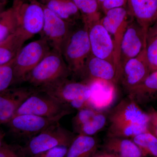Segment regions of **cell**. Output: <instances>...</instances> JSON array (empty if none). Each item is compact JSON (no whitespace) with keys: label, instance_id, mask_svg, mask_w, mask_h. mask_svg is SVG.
Masks as SVG:
<instances>
[{"label":"cell","instance_id":"1","mask_svg":"<svg viewBox=\"0 0 157 157\" xmlns=\"http://www.w3.org/2000/svg\"><path fill=\"white\" fill-rule=\"evenodd\" d=\"M61 53L71 74L81 77L85 64L91 54L87 28L71 31L62 49Z\"/></svg>","mask_w":157,"mask_h":157},{"label":"cell","instance_id":"2","mask_svg":"<svg viewBox=\"0 0 157 157\" xmlns=\"http://www.w3.org/2000/svg\"><path fill=\"white\" fill-rule=\"evenodd\" d=\"M71 74L62 54L52 49L26 76L24 82L38 88Z\"/></svg>","mask_w":157,"mask_h":157},{"label":"cell","instance_id":"3","mask_svg":"<svg viewBox=\"0 0 157 157\" xmlns=\"http://www.w3.org/2000/svg\"><path fill=\"white\" fill-rule=\"evenodd\" d=\"M16 17L17 32L26 41L43 28L44 12L43 4L37 0H13L12 5Z\"/></svg>","mask_w":157,"mask_h":157},{"label":"cell","instance_id":"4","mask_svg":"<svg viewBox=\"0 0 157 157\" xmlns=\"http://www.w3.org/2000/svg\"><path fill=\"white\" fill-rule=\"evenodd\" d=\"M76 136L58 122L30 138L23 149L27 157H33L57 147H69Z\"/></svg>","mask_w":157,"mask_h":157},{"label":"cell","instance_id":"5","mask_svg":"<svg viewBox=\"0 0 157 157\" xmlns=\"http://www.w3.org/2000/svg\"><path fill=\"white\" fill-rule=\"evenodd\" d=\"M36 88V91L23 103L14 116L26 114L54 117H65L73 112V109L69 105Z\"/></svg>","mask_w":157,"mask_h":157},{"label":"cell","instance_id":"6","mask_svg":"<svg viewBox=\"0 0 157 157\" xmlns=\"http://www.w3.org/2000/svg\"><path fill=\"white\" fill-rule=\"evenodd\" d=\"M52 50L49 43L42 37L22 47L14 60L13 84L24 82L27 75Z\"/></svg>","mask_w":157,"mask_h":157},{"label":"cell","instance_id":"7","mask_svg":"<svg viewBox=\"0 0 157 157\" xmlns=\"http://www.w3.org/2000/svg\"><path fill=\"white\" fill-rule=\"evenodd\" d=\"M36 88L68 105L77 99H91L92 95L90 84L83 81L70 80L68 78H60Z\"/></svg>","mask_w":157,"mask_h":157},{"label":"cell","instance_id":"8","mask_svg":"<svg viewBox=\"0 0 157 157\" xmlns=\"http://www.w3.org/2000/svg\"><path fill=\"white\" fill-rule=\"evenodd\" d=\"M63 117V116L48 117L32 114H20L14 116L7 124L13 134L30 139L52 125L59 122Z\"/></svg>","mask_w":157,"mask_h":157},{"label":"cell","instance_id":"9","mask_svg":"<svg viewBox=\"0 0 157 157\" xmlns=\"http://www.w3.org/2000/svg\"><path fill=\"white\" fill-rule=\"evenodd\" d=\"M121 70L115 64L91 54L85 64L81 78L90 84L96 81L112 84L120 82Z\"/></svg>","mask_w":157,"mask_h":157},{"label":"cell","instance_id":"10","mask_svg":"<svg viewBox=\"0 0 157 157\" xmlns=\"http://www.w3.org/2000/svg\"><path fill=\"white\" fill-rule=\"evenodd\" d=\"M147 32L133 17H131L123 36L120 50L121 66L130 59L137 56L146 47Z\"/></svg>","mask_w":157,"mask_h":157},{"label":"cell","instance_id":"11","mask_svg":"<svg viewBox=\"0 0 157 157\" xmlns=\"http://www.w3.org/2000/svg\"><path fill=\"white\" fill-rule=\"evenodd\" d=\"M44 20L40 34L52 49L61 53L65 41L71 32V25L59 17L43 4ZM62 54V53H61Z\"/></svg>","mask_w":157,"mask_h":157},{"label":"cell","instance_id":"12","mask_svg":"<svg viewBox=\"0 0 157 157\" xmlns=\"http://www.w3.org/2000/svg\"><path fill=\"white\" fill-rule=\"evenodd\" d=\"M86 26L87 29L92 54L115 64L121 70L116 60L112 37L100 20Z\"/></svg>","mask_w":157,"mask_h":157},{"label":"cell","instance_id":"13","mask_svg":"<svg viewBox=\"0 0 157 157\" xmlns=\"http://www.w3.org/2000/svg\"><path fill=\"white\" fill-rule=\"evenodd\" d=\"M132 17L126 6L109 10L100 20L101 24L112 37L116 60L120 67V50L121 42L127 24Z\"/></svg>","mask_w":157,"mask_h":157},{"label":"cell","instance_id":"14","mask_svg":"<svg viewBox=\"0 0 157 157\" xmlns=\"http://www.w3.org/2000/svg\"><path fill=\"white\" fill-rule=\"evenodd\" d=\"M108 119L109 124H136L147 127L149 118L147 113L128 96L111 109Z\"/></svg>","mask_w":157,"mask_h":157},{"label":"cell","instance_id":"15","mask_svg":"<svg viewBox=\"0 0 157 157\" xmlns=\"http://www.w3.org/2000/svg\"><path fill=\"white\" fill-rule=\"evenodd\" d=\"M151 73L145 48L139 55L121 66L120 82L128 93L141 83Z\"/></svg>","mask_w":157,"mask_h":157},{"label":"cell","instance_id":"16","mask_svg":"<svg viewBox=\"0 0 157 157\" xmlns=\"http://www.w3.org/2000/svg\"><path fill=\"white\" fill-rule=\"evenodd\" d=\"M36 90L33 86H22L9 88L0 93V124L8 123Z\"/></svg>","mask_w":157,"mask_h":157},{"label":"cell","instance_id":"17","mask_svg":"<svg viewBox=\"0 0 157 157\" xmlns=\"http://www.w3.org/2000/svg\"><path fill=\"white\" fill-rule=\"evenodd\" d=\"M127 7L146 32L157 22V0H127Z\"/></svg>","mask_w":157,"mask_h":157},{"label":"cell","instance_id":"18","mask_svg":"<svg viewBox=\"0 0 157 157\" xmlns=\"http://www.w3.org/2000/svg\"><path fill=\"white\" fill-rule=\"evenodd\" d=\"M101 147L117 157H144L140 148L131 138L106 137Z\"/></svg>","mask_w":157,"mask_h":157},{"label":"cell","instance_id":"19","mask_svg":"<svg viewBox=\"0 0 157 157\" xmlns=\"http://www.w3.org/2000/svg\"><path fill=\"white\" fill-rule=\"evenodd\" d=\"M138 105H144L157 100V70L151 73L139 85L128 93Z\"/></svg>","mask_w":157,"mask_h":157},{"label":"cell","instance_id":"20","mask_svg":"<svg viewBox=\"0 0 157 157\" xmlns=\"http://www.w3.org/2000/svg\"><path fill=\"white\" fill-rule=\"evenodd\" d=\"M99 147V141L94 136L77 135L69 146L65 157H93Z\"/></svg>","mask_w":157,"mask_h":157},{"label":"cell","instance_id":"21","mask_svg":"<svg viewBox=\"0 0 157 157\" xmlns=\"http://www.w3.org/2000/svg\"><path fill=\"white\" fill-rule=\"evenodd\" d=\"M42 4L72 25L82 20L81 14L72 0H46Z\"/></svg>","mask_w":157,"mask_h":157},{"label":"cell","instance_id":"22","mask_svg":"<svg viewBox=\"0 0 157 157\" xmlns=\"http://www.w3.org/2000/svg\"><path fill=\"white\" fill-rule=\"evenodd\" d=\"M25 41L17 32L0 42V66L15 58Z\"/></svg>","mask_w":157,"mask_h":157},{"label":"cell","instance_id":"23","mask_svg":"<svg viewBox=\"0 0 157 157\" xmlns=\"http://www.w3.org/2000/svg\"><path fill=\"white\" fill-rule=\"evenodd\" d=\"M77 7L82 17L83 25L90 24L100 20L101 10L97 0H72Z\"/></svg>","mask_w":157,"mask_h":157},{"label":"cell","instance_id":"24","mask_svg":"<svg viewBox=\"0 0 157 157\" xmlns=\"http://www.w3.org/2000/svg\"><path fill=\"white\" fill-rule=\"evenodd\" d=\"M148 132L147 127L136 124H109L107 129V137L132 138Z\"/></svg>","mask_w":157,"mask_h":157},{"label":"cell","instance_id":"25","mask_svg":"<svg viewBox=\"0 0 157 157\" xmlns=\"http://www.w3.org/2000/svg\"><path fill=\"white\" fill-rule=\"evenodd\" d=\"M17 27V17L11 6L0 14V42L15 33Z\"/></svg>","mask_w":157,"mask_h":157},{"label":"cell","instance_id":"26","mask_svg":"<svg viewBox=\"0 0 157 157\" xmlns=\"http://www.w3.org/2000/svg\"><path fill=\"white\" fill-rule=\"evenodd\" d=\"M145 51L147 62L152 73L157 70V25H153L147 30Z\"/></svg>","mask_w":157,"mask_h":157},{"label":"cell","instance_id":"27","mask_svg":"<svg viewBox=\"0 0 157 157\" xmlns=\"http://www.w3.org/2000/svg\"><path fill=\"white\" fill-rule=\"evenodd\" d=\"M144 157H157V138L147 132L132 138Z\"/></svg>","mask_w":157,"mask_h":157},{"label":"cell","instance_id":"28","mask_svg":"<svg viewBox=\"0 0 157 157\" xmlns=\"http://www.w3.org/2000/svg\"><path fill=\"white\" fill-rule=\"evenodd\" d=\"M107 116L105 112L98 111L89 121L82 126L75 133L77 135L94 136L106 126Z\"/></svg>","mask_w":157,"mask_h":157},{"label":"cell","instance_id":"29","mask_svg":"<svg viewBox=\"0 0 157 157\" xmlns=\"http://www.w3.org/2000/svg\"><path fill=\"white\" fill-rule=\"evenodd\" d=\"M14 59L8 63L0 66V93L8 89L13 84Z\"/></svg>","mask_w":157,"mask_h":157},{"label":"cell","instance_id":"30","mask_svg":"<svg viewBox=\"0 0 157 157\" xmlns=\"http://www.w3.org/2000/svg\"><path fill=\"white\" fill-rule=\"evenodd\" d=\"M78 111L72 120V125L75 133L82 126L89 121L99 110L91 106Z\"/></svg>","mask_w":157,"mask_h":157},{"label":"cell","instance_id":"31","mask_svg":"<svg viewBox=\"0 0 157 157\" xmlns=\"http://www.w3.org/2000/svg\"><path fill=\"white\" fill-rule=\"evenodd\" d=\"M0 157H27L22 147L4 144L0 148Z\"/></svg>","mask_w":157,"mask_h":157},{"label":"cell","instance_id":"32","mask_svg":"<svg viewBox=\"0 0 157 157\" xmlns=\"http://www.w3.org/2000/svg\"><path fill=\"white\" fill-rule=\"evenodd\" d=\"M69 147H57L33 157H65Z\"/></svg>","mask_w":157,"mask_h":157},{"label":"cell","instance_id":"33","mask_svg":"<svg viewBox=\"0 0 157 157\" xmlns=\"http://www.w3.org/2000/svg\"><path fill=\"white\" fill-rule=\"evenodd\" d=\"M127 0H105L100 6V9L104 14L111 9L126 7Z\"/></svg>","mask_w":157,"mask_h":157},{"label":"cell","instance_id":"34","mask_svg":"<svg viewBox=\"0 0 157 157\" xmlns=\"http://www.w3.org/2000/svg\"><path fill=\"white\" fill-rule=\"evenodd\" d=\"M147 113L149 118L147 130L148 132L157 138V110L153 107H151Z\"/></svg>","mask_w":157,"mask_h":157},{"label":"cell","instance_id":"35","mask_svg":"<svg viewBox=\"0 0 157 157\" xmlns=\"http://www.w3.org/2000/svg\"><path fill=\"white\" fill-rule=\"evenodd\" d=\"M93 157H117L115 155L109 152L101 149L98 150Z\"/></svg>","mask_w":157,"mask_h":157},{"label":"cell","instance_id":"36","mask_svg":"<svg viewBox=\"0 0 157 157\" xmlns=\"http://www.w3.org/2000/svg\"><path fill=\"white\" fill-rule=\"evenodd\" d=\"M5 137V135H0V148L3 146V140L4 137Z\"/></svg>","mask_w":157,"mask_h":157},{"label":"cell","instance_id":"37","mask_svg":"<svg viewBox=\"0 0 157 157\" xmlns=\"http://www.w3.org/2000/svg\"><path fill=\"white\" fill-rule=\"evenodd\" d=\"M5 5H0V14L4 10Z\"/></svg>","mask_w":157,"mask_h":157},{"label":"cell","instance_id":"38","mask_svg":"<svg viewBox=\"0 0 157 157\" xmlns=\"http://www.w3.org/2000/svg\"><path fill=\"white\" fill-rule=\"evenodd\" d=\"M97 1H98V4H99V6H100H100H101V4H102L103 2H104L105 0H97Z\"/></svg>","mask_w":157,"mask_h":157},{"label":"cell","instance_id":"39","mask_svg":"<svg viewBox=\"0 0 157 157\" xmlns=\"http://www.w3.org/2000/svg\"><path fill=\"white\" fill-rule=\"evenodd\" d=\"M8 0H0L2 3H4V4H6L7 3V2Z\"/></svg>","mask_w":157,"mask_h":157},{"label":"cell","instance_id":"40","mask_svg":"<svg viewBox=\"0 0 157 157\" xmlns=\"http://www.w3.org/2000/svg\"><path fill=\"white\" fill-rule=\"evenodd\" d=\"M5 135V133L4 132H2L1 130H0V135Z\"/></svg>","mask_w":157,"mask_h":157},{"label":"cell","instance_id":"41","mask_svg":"<svg viewBox=\"0 0 157 157\" xmlns=\"http://www.w3.org/2000/svg\"><path fill=\"white\" fill-rule=\"evenodd\" d=\"M37 1H39L40 3H42L43 2H45L46 0H37Z\"/></svg>","mask_w":157,"mask_h":157},{"label":"cell","instance_id":"42","mask_svg":"<svg viewBox=\"0 0 157 157\" xmlns=\"http://www.w3.org/2000/svg\"><path fill=\"white\" fill-rule=\"evenodd\" d=\"M6 4H4V3H2V2L0 1V5H5L6 6Z\"/></svg>","mask_w":157,"mask_h":157},{"label":"cell","instance_id":"43","mask_svg":"<svg viewBox=\"0 0 157 157\" xmlns=\"http://www.w3.org/2000/svg\"><path fill=\"white\" fill-rule=\"evenodd\" d=\"M155 24L157 25V22H156L155 23Z\"/></svg>","mask_w":157,"mask_h":157}]
</instances>
